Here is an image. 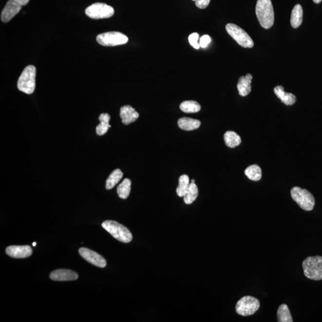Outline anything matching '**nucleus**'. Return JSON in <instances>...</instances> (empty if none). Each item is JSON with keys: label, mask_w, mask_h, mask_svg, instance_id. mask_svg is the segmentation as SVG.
<instances>
[{"label": "nucleus", "mask_w": 322, "mask_h": 322, "mask_svg": "<svg viewBox=\"0 0 322 322\" xmlns=\"http://www.w3.org/2000/svg\"><path fill=\"white\" fill-rule=\"evenodd\" d=\"M255 13L263 28L269 29L272 27L275 21V14L271 0H258Z\"/></svg>", "instance_id": "1"}, {"label": "nucleus", "mask_w": 322, "mask_h": 322, "mask_svg": "<svg viewBox=\"0 0 322 322\" xmlns=\"http://www.w3.org/2000/svg\"><path fill=\"white\" fill-rule=\"evenodd\" d=\"M36 67L33 65L28 66L24 69L18 79V89L26 94H33L36 89Z\"/></svg>", "instance_id": "2"}, {"label": "nucleus", "mask_w": 322, "mask_h": 322, "mask_svg": "<svg viewBox=\"0 0 322 322\" xmlns=\"http://www.w3.org/2000/svg\"><path fill=\"white\" fill-rule=\"evenodd\" d=\"M102 227L114 238L123 243H129L133 239L130 231L123 225L113 220H106L102 223Z\"/></svg>", "instance_id": "3"}, {"label": "nucleus", "mask_w": 322, "mask_h": 322, "mask_svg": "<svg viewBox=\"0 0 322 322\" xmlns=\"http://www.w3.org/2000/svg\"><path fill=\"white\" fill-rule=\"evenodd\" d=\"M305 277L311 280H322V257H308L303 263Z\"/></svg>", "instance_id": "4"}, {"label": "nucleus", "mask_w": 322, "mask_h": 322, "mask_svg": "<svg viewBox=\"0 0 322 322\" xmlns=\"http://www.w3.org/2000/svg\"><path fill=\"white\" fill-rule=\"evenodd\" d=\"M291 195L292 198L301 208L307 211H311L314 208L315 205V198L307 190L294 187L291 190Z\"/></svg>", "instance_id": "5"}, {"label": "nucleus", "mask_w": 322, "mask_h": 322, "mask_svg": "<svg viewBox=\"0 0 322 322\" xmlns=\"http://www.w3.org/2000/svg\"><path fill=\"white\" fill-rule=\"evenodd\" d=\"M226 29L231 38L235 39L239 46L244 48L254 47V42L251 37L243 29L238 25L233 23H228L226 26Z\"/></svg>", "instance_id": "6"}, {"label": "nucleus", "mask_w": 322, "mask_h": 322, "mask_svg": "<svg viewBox=\"0 0 322 322\" xmlns=\"http://www.w3.org/2000/svg\"><path fill=\"white\" fill-rule=\"evenodd\" d=\"M259 300L254 297L246 296L238 301L236 305V311L238 315L247 316L254 315L259 309Z\"/></svg>", "instance_id": "7"}, {"label": "nucleus", "mask_w": 322, "mask_h": 322, "mask_svg": "<svg viewBox=\"0 0 322 322\" xmlns=\"http://www.w3.org/2000/svg\"><path fill=\"white\" fill-rule=\"evenodd\" d=\"M97 41L98 44L106 47H114L126 44L129 38L119 32H108L98 35Z\"/></svg>", "instance_id": "8"}, {"label": "nucleus", "mask_w": 322, "mask_h": 322, "mask_svg": "<svg viewBox=\"0 0 322 322\" xmlns=\"http://www.w3.org/2000/svg\"><path fill=\"white\" fill-rule=\"evenodd\" d=\"M87 17L93 19L110 18L114 15L113 7L102 2H95L86 9Z\"/></svg>", "instance_id": "9"}, {"label": "nucleus", "mask_w": 322, "mask_h": 322, "mask_svg": "<svg viewBox=\"0 0 322 322\" xmlns=\"http://www.w3.org/2000/svg\"><path fill=\"white\" fill-rule=\"evenodd\" d=\"M79 253L84 260L91 263L93 265L100 268L106 267V262L105 259L97 252L86 248V247H81L79 249Z\"/></svg>", "instance_id": "10"}, {"label": "nucleus", "mask_w": 322, "mask_h": 322, "mask_svg": "<svg viewBox=\"0 0 322 322\" xmlns=\"http://www.w3.org/2000/svg\"><path fill=\"white\" fill-rule=\"evenodd\" d=\"M22 7V5L19 3L16 0H9L1 12V20L2 22H9L20 11Z\"/></svg>", "instance_id": "11"}, {"label": "nucleus", "mask_w": 322, "mask_h": 322, "mask_svg": "<svg viewBox=\"0 0 322 322\" xmlns=\"http://www.w3.org/2000/svg\"><path fill=\"white\" fill-rule=\"evenodd\" d=\"M6 254L14 259H25L30 257L33 254V250L28 246H8L6 249Z\"/></svg>", "instance_id": "12"}, {"label": "nucleus", "mask_w": 322, "mask_h": 322, "mask_svg": "<svg viewBox=\"0 0 322 322\" xmlns=\"http://www.w3.org/2000/svg\"><path fill=\"white\" fill-rule=\"evenodd\" d=\"M50 278L55 281H75L78 278V275L75 271L71 270L58 269L52 271Z\"/></svg>", "instance_id": "13"}, {"label": "nucleus", "mask_w": 322, "mask_h": 322, "mask_svg": "<svg viewBox=\"0 0 322 322\" xmlns=\"http://www.w3.org/2000/svg\"><path fill=\"white\" fill-rule=\"evenodd\" d=\"M120 117L122 123L129 125L137 120L139 117V114L131 106L126 105L121 108Z\"/></svg>", "instance_id": "14"}, {"label": "nucleus", "mask_w": 322, "mask_h": 322, "mask_svg": "<svg viewBox=\"0 0 322 322\" xmlns=\"http://www.w3.org/2000/svg\"><path fill=\"white\" fill-rule=\"evenodd\" d=\"M253 78L251 74H247L246 76H242L239 78L237 88L239 95L242 97L246 96L251 92V81Z\"/></svg>", "instance_id": "15"}, {"label": "nucleus", "mask_w": 322, "mask_h": 322, "mask_svg": "<svg viewBox=\"0 0 322 322\" xmlns=\"http://www.w3.org/2000/svg\"><path fill=\"white\" fill-rule=\"evenodd\" d=\"M274 92L281 102L286 105L291 106L296 102V96L292 93H286L284 91V87L282 86H276L274 89Z\"/></svg>", "instance_id": "16"}, {"label": "nucleus", "mask_w": 322, "mask_h": 322, "mask_svg": "<svg viewBox=\"0 0 322 322\" xmlns=\"http://www.w3.org/2000/svg\"><path fill=\"white\" fill-rule=\"evenodd\" d=\"M201 122L198 119L183 117L178 120V126L185 131H192L199 129Z\"/></svg>", "instance_id": "17"}, {"label": "nucleus", "mask_w": 322, "mask_h": 322, "mask_svg": "<svg viewBox=\"0 0 322 322\" xmlns=\"http://www.w3.org/2000/svg\"><path fill=\"white\" fill-rule=\"evenodd\" d=\"M303 19V10L300 4H297L292 10L291 24L292 28H298L302 25Z\"/></svg>", "instance_id": "18"}, {"label": "nucleus", "mask_w": 322, "mask_h": 322, "mask_svg": "<svg viewBox=\"0 0 322 322\" xmlns=\"http://www.w3.org/2000/svg\"><path fill=\"white\" fill-rule=\"evenodd\" d=\"M111 116L108 114H101L98 119L100 124L96 127V133L98 135H103L107 133L109 128L111 127L110 125Z\"/></svg>", "instance_id": "19"}, {"label": "nucleus", "mask_w": 322, "mask_h": 322, "mask_svg": "<svg viewBox=\"0 0 322 322\" xmlns=\"http://www.w3.org/2000/svg\"><path fill=\"white\" fill-rule=\"evenodd\" d=\"M224 140L226 145L230 148H234L240 145L241 138L236 133L228 131L224 135Z\"/></svg>", "instance_id": "20"}, {"label": "nucleus", "mask_w": 322, "mask_h": 322, "mask_svg": "<svg viewBox=\"0 0 322 322\" xmlns=\"http://www.w3.org/2000/svg\"><path fill=\"white\" fill-rule=\"evenodd\" d=\"M123 177V172L121 170L116 169L111 173L106 182V189L111 190L118 184Z\"/></svg>", "instance_id": "21"}, {"label": "nucleus", "mask_w": 322, "mask_h": 322, "mask_svg": "<svg viewBox=\"0 0 322 322\" xmlns=\"http://www.w3.org/2000/svg\"><path fill=\"white\" fill-rule=\"evenodd\" d=\"M180 109L183 113L191 114L197 113L201 110L199 103L193 100L185 101L180 104Z\"/></svg>", "instance_id": "22"}, {"label": "nucleus", "mask_w": 322, "mask_h": 322, "mask_svg": "<svg viewBox=\"0 0 322 322\" xmlns=\"http://www.w3.org/2000/svg\"><path fill=\"white\" fill-rule=\"evenodd\" d=\"M245 174L249 179L255 182L260 180L262 177V169L257 165H252L247 167L245 170Z\"/></svg>", "instance_id": "23"}, {"label": "nucleus", "mask_w": 322, "mask_h": 322, "mask_svg": "<svg viewBox=\"0 0 322 322\" xmlns=\"http://www.w3.org/2000/svg\"><path fill=\"white\" fill-rule=\"evenodd\" d=\"M132 182L129 178H126L117 188V193L119 198L126 199L129 197L131 191Z\"/></svg>", "instance_id": "24"}, {"label": "nucleus", "mask_w": 322, "mask_h": 322, "mask_svg": "<svg viewBox=\"0 0 322 322\" xmlns=\"http://www.w3.org/2000/svg\"><path fill=\"white\" fill-rule=\"evenodd\" d=\"M198 188L195 183H190L188 189L184 196V201L186 204H192L198 196Z\"/></svg>", "instance_id": "25"}, {"label": "nucleus", "mask_w": 322, "mask_h": 322, "mask_svg": "<svg viewBox=\"0 0 322 322\" xmlns=\"http://www.w3.org/2000/svg\"><path fill=\"white\" fill-rule=\"evenodd\" d=\"M278 321L279 322H292V316L288 305L282 304L279 306L278 312H277Z\"/></svg>", "instance_id": "26"}, {"label": "nucleus", "mask_w": 322, "mask_h": 322, "mask_svg": "<svg viewBox=\"0 0 322 322\" xmlns=\"http://www.w3.org/2000/svg\"><path fill=\"white\" fill-rule=\"evenodd\" d=\"M189 177L188 175H182L178 180V186L177 188L176 191L178 196L184 197L186 191L188 189L189 186Z\"/></svg>", "instance_id": "27"}, {"label": "nucleus", "mask_w": 322, "mask_h": 322, "mask_svg": "<svg viewBox=\"0 0 322 322\" xmlns=\"http://www.w3.org/2000/svg\"><path fill=\"white\" fill-rule=\"evenodd\" d=\"M199 38V36L198 33H195L190 35L189 36V41L191 46L193 48H195V49H199L200 48L199 46V43H198V39Z\"/></svg>", "instance_id": "28"}, {"label": "nucleus", "mask_w": 322, "mask_h": 322, "mask_svg": "<svg viewBox=\"0 0 322 322\" xmlns=\"http://www.w3.org/2000/svg\"><path fill=\"white\" fill-rule=\"evenodd\" d=\"M192 1L195 2L196 6L199 9H204L208 6L211 0H192Z\"/></svg>", "instance_id": "29"}, {"label": "nucleus", "mask_w": 322, "mask_h": 322, "mask_svg": "<svg viewBox=\"0 0 322 322\" xmlns=\"http://www.w3.org/2000/svg\"><path fill=\"white\" fill-rule=\"evenodd\" d=\"M211 38L208 35H204L200 38V41H199V46L202 48H206L211 42Z\"/></svg>", "instance_id": "30"}, {"label": "nucleus", "mask_w": 322, "mask_h": 322, "mask_svg": "<svg viewBox=\"0 0 322 322\" xmlns=\"http://www.w3.org/2000/svg\"><path fill=\"white\" fill-rule=\"evenodd\" d=\"M16 1H18L19 3H20L22 6H23L28 4L29 0H16Z\"/></svg>", "instance_id": "31"}, {"label": "nucleus", "mask_w": 322, "mask_h": 322, "mask_svg": "<svg viewBox=\"0 0 322 322\" xmlns=\"http://www.w3.org/2000/svg\"><path fill=\"white\" fill-rule=\"evenodd\" d=\"M322 1V0H313V2H315L316 4H319L320 3V2Z\"/></svg>", "instance_id": "32"}, {"label": "nucleus", "mask_w": 322, "mask_h": 322, "mask_svg": "<svg viewBox=\"0 0 322 322\" xmlns=\"http://www.w3.org/2000/svg\"><path fill=\"white\" fill-rule=\"evenodd\" d=\"M36 245H37L36 242H34V243H33V246H36Z\"/></svg>", "instance_id": "33"}, {"label": "nucleus", "mask_w": 322, "mask_h": 322, "mask_svg": "<svg viewBox=\"0 0 322 322\" xmlns=\"http://www.w3.org/2000/svg\"><path fill=\"white\" fill-rule=\"evenodd\" d=\"M191 183H195V180H191Z\"/></svg>", "instance_id": "34"}]
</instances>
